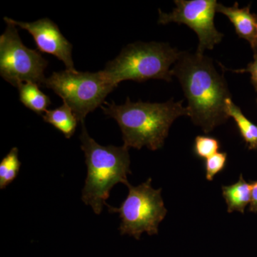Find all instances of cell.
I'll use <instances>...</instances> for the list:
<instances>
[{
    "label": "cell",
    "mask_w": 257,
    "mask_h": 257,
    "mask_svg": "<svg viewBox=\"0 0 257 257\" xmlns=\"http://www.w3.org/2000/svg\"><path fill=\"white\" fill-rule=\"evenodd\" d=\"M227 162L226 152H217L206 160V177L208 181H212L215 175L224 170Z\"/></svg>",
    "instance_id": "17"
},
{
    "label": "cell",
    "mask_w": 257,
    "mask_h": 257,
    "mask_svg": "<svg viewBox=\"0 0 257 257\" xmlns=\"http://www.w3.org/2000/svg\"><path fill=\"white\" fill-rule=\"evenodd\" d=\"M237 72H248L251 74V83L257 92V53L253 56V62H250L246 69L238 70Z\"/></svg>",
    "instance_id": "18"
},
{
    "label": "cell",
    "mask_w": 257,
    "mask_h": 257,
    "mask_svg": "<svg viewBox=\"0 0 257 257\" xmlns=\"http://www.w3.org/2000/svg\"><path fill=\"white\" fill-rule=\"evenodd\" d=\"M249 211L257 212V181L251 183V201Z\"/></svg>",
    "instance_id": "19"
},
{
    "label": "cell",
    "mask_w": 257,
    "mask_h": 257,
    "mask_svg": "<svg viewBox=\"0 0 257 257\" xmlns=\"http://www.w3.org/2000/svg\"><path fill=\"white\" fill-rule=\"evenodd\" d=\"M226 114L234 119L239 128L241 136L246 143L249 150H257V125L253 124L243 114L239 106L231 100V98L226 102Z\"/></svg>",
    "instance_id": "14"
},
{
    "label": "cell",
    "mask_w": 257,
    "mask_h": 257,
    "mask_svg": "<svg viewBox=\"0 0 257 257\" xmlns=\"http://www.w3.org/2000/svg\"><path fill=\"white\" fill-rule=\"evenodd\" d=\"M182 52L167 43L135 42L125 47L102 71L115 87L125 80L162 79L170 82L173 76L171 66Z\"/></svg>",
    "instance_id": "4"
},
{
    "label": "cell",
    "mask_w": 257,
    "mask_h": 257,
    "mask_svg": "<svg viewBox=\"0 0 257 257\" xmlns=\"http://www.w3.org/2000/svg\"><path fill=\"white\" fill-rule=\"evenodd\" d=\"M18 149L13 147L0 162V189L6 188L18 177L21 162L19 160Z\"/></svg>",
    "instance_id": "15"
},
{
    "label": "cell",
    "mask_w": 257,
    "mask_h": 257,
    "mask_svg": "<svg viewBox=\"0 0 257 257\" xmlns=\"http://www.w3.org/2000/svg\"><path fill=\"white\" fill-rule=\"evenodd\" d=\"M42 118L45 122L52 125L67 139L73 136L79 121L71 108L65 103L56 109L47 110L42 115Z\"/></svg>",
    "instance_id": "11"
},
{
    "label": "cell",
    "mask_w": 257,
    "mask_h": 257,
    "mask_svg": "<svg viewBox=\"0 0 257 257\" xmlns=\"http://www.w3.org/2000/svg\"><path fill=\"white\" fill-rule=\"evenodd\" d=\"M188 100L189 116L205 133L229 119L226 102L231 98L224 76L204 55L182 52L172 69Z\"/></svg>",
    "instance_id": "1"
},
{
    "label": "cell",
    "mask_w": 257,
    "mask_h": 257,
    "mask_svg": "<svg viewBox=\"0 0 257 257\" xmlns=\"http://www.w3.org/2000/svg\"><path fill=\"white\" fill-rule=\"evenodd\" d=\"M222 195L227 204L228 212L237 211L243 214L251 201V183H247L241 175L236 183L223 186Z\"/></svg>",
    "instance_id": "12"
},
{
    "label": "cell",
    "mask_w": 257,
    "mask_h": 257,
    "mask_svg": "<svg viewBox=\"0 0 257 257\" xmlns=\"http://www.w3.org/2000/svg\"><path fill=\"white\" fill-rule=\"evenodd\" d=\"M175 3L176 8L170 14L159 10V24H184L192 29L199 39L197 53L201 55L220 43L224 35L214 25L218 5L216 0H176Z\"/></svg>",
    "instance_id": "8"
},
{
    "label": "cell",
    "mask_w": 257,
    "mask_h": 257,
    "mask_svg": "<svg viewBox=\"0 0 257 257\" xmlns=\"http://www.w3.org/2000/svg\"><path fill=\"white\" fill-rule=\"evenodd\" d=\"M104 104L106 106H101V109L116 120L122 133L124 146L128 149L140 150L146 147L155 151L162 148L175 119L181 116H189L188 107L182 104L183 100L133 102L127 98L121 105L114 101Z\"/></svg>",
    "instance_id": "2"
},
{
    "label": "cell",
    "mask_w": 257,
    "mask_h": 257,
    "mask_svg": "<svg viewBox=\"0 0 257 257\" xmlns=\"http://www.w3.org/2000/svg\"><path fill=\"white\" fill-rule=\"evenodd\" d=\"M4 20L27 30L33 37L38 51L55 56L64 62L68 70H76L72 59V44L50 19L43 18L32 23H24L5 17Z\"/></svg>",
    "instance_id": "9"
},
{
    "label": "cell",
    "mask_w": 257,
    "mask_h": 257,
    "mask_svg": "<svg viewBox=\"0 0 257 257\" xmlns=\"http://www.w3.org/2000/svg\"><path fill=\"white\" fill-rule=\"evenodd\" d=\"M256 23H257V20H256ZM257 52V34H256V50H255V52L256 53Z\"/></svg>",
    "instance_id": "20"
},
{
    "label": "cell",
    "mask_w": 257,
    "mask_h": 257,
    "mask_svg": "<svg viewBox=\"0 0 257 257\" xmlns=\"http://www.w3.org/2000/svg\"><path fill=\"white\" fill-rule=\"evenodd\" d=\"M251 5L246 8H239V4L235 3L233 7H226L218 3L216 12L227 17L234 25L236 33L240 38L249 42L253 50H256L257 34V15L250 12Z\"/></svg>",
    "instance_id": "10"
},
{
    "label": "cell",
    "mask_w": 257,
    "mask_h": 257,
    "mask_svg": "<svg viewBox=\"0 0 257 257\" xmlns=\"http://www.w3.org/2000/svg\"><path fill=\"white\" fill-rule=\"evenodd\" d=\"M6 30L0 36V74L6 82L18 88L25 82L44 86L48 62L40 51L24 45L17 26L5 22Z\"/></svg>",
    "instance_id": "7"
},
{
    "label": "cell",
    "mask_w": 257,
    "mask_h": 257,
    "mask_svg": "<svg viewBox=\"0 0 257 257\" xmlns=\"http://www.w3.org/2000/svg\"><path fill=\"white\" fill-rule=\"evenodd\" d=\"M81 149L85 156L87 176L82 190L84 204L90 206L96 214H99L111 189L116 184L130 185L127 175L130 171L128 149L124 147L102 146L91 138L82 123Z\"/></svg>",
    "instance_id": "3"
},
{
    "label": "cell",
    "mask_w": 257,
    "mask_h": 257,
    "mask_svg": "<svg viewBox=\"0 0 257 257\" xmlns=\"http://www.w3.org/2000/svg\"><path fill=\"white\" fill-rule=\"evenodd\" d=\"M220 144L217 139L208 136H197L194 140V151L198 157L207 160L217 153Z\"/></svg>",
    "instance_id": "16"
},
{
    "label": "cell",
    "mask_w": 257,
    "mask_h": 257,
    "mask_svg": "<svg viewBox=\"0 0 257 257\" xmlns=\"http://www.w3.org/2000/svg\"><path fill=\"white\" fill-rule=\"evenodd\" d=\"M44 86L62 98L81 123L89 113L105 103L106 96L116 88L102 70L82 72L68 69L53 72Z\"/></svg>",
    "instance_id": "5"
},
{
    "label": "cell",
    "mask_w": 257,
    "mask_h": 257,
    "mask_svg": "<svg viewBox=\"0 0 257 257\" xmlns=\"http://www.w3.org/2000/svg\"><path fill=\"white\" fill-rule=\"evenodd\" d=\"M127 197L119 208L107 206L111 212L119 213V231L139 239L143 233L158 234L159 225L165 219L167 210L161 195L162 189L152 187V179L138 187L128 186Z\"/></svg>",
    "instance_id": "6"
},
{
    "label": "cell",
    "mask_w": 257,
    "mask_h": 257,
    "mask_svg": "<svg viewBox=\"0 0 257 257\" xmlns=\"http://www.w3.org/2000/svg\"></svg>",
    "instance_id": "21"
},
{
    "label": "cell",
    "mask_w": 257,
    "mask_h": 257,
    "mask_svg": "<svg viewBox=\"0 0 257 257\" xmlns=\"http://www.w3.org/2000/svg\"><path fill=\"white\" fill-rule=\"evenodd\" d=\"M20 101L34 112L43 115L50 106V97L40 90L39 86L35 83L25 82L20 84L18 88Z\"/></svg>",
    "instance_id": "13"
}]
</instances>
